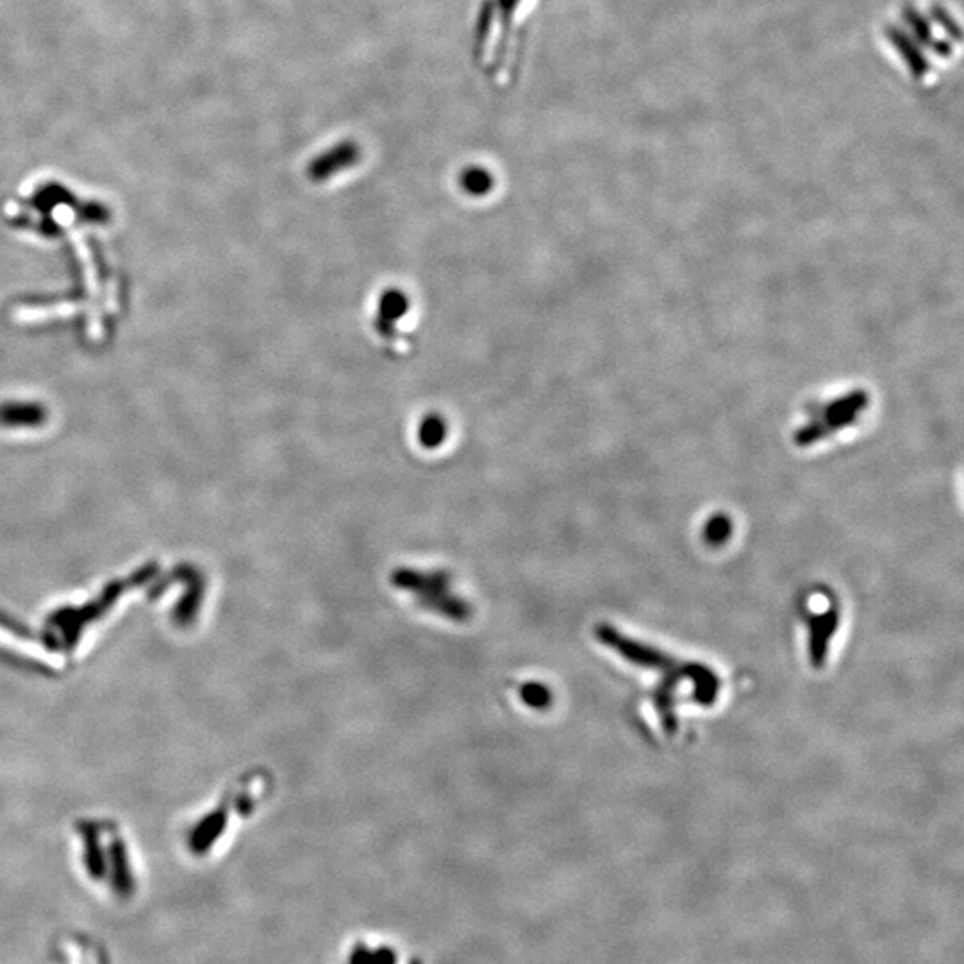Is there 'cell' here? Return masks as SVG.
I'll use <instances>...</instances> for the list:
<instances>
[{
	"mask_svg": "<svg viewBox=\"0 0 964 964\" xmlns=\"http://www.w3.org/2000/svg\"><path fill=\"white\" fill-rule=\"evenodd\" d=\"M952 24L945 9L936 4H913L898 9L886 22V40L891 54L916 81L934 79L952 58Z\"/></svg>",
	"mask_w": 964,
	"mask_h": 964,
	"instance_id": "6da1fadb",
	"label": "cell"
},
{
	"mask_svg": "<svg viewBox=\"0 0 964 964\" xmlns=\"http://www.w3.org/2000/svg\"><path fill=\"white\" fill-rule=\"evenodd\" d=\"M391 584L409 593L416 604L450 622L463 624L472 618V606L452 588V575L441 570L397 568Z\"/></svg>",
	"mask_w": 964,
	"mask_h": 964,
	"instance_id": "7a4b0ae2",
	"label": "cell"
},
{
	"mask_svg": "<svg viewBox=\"0 0 964 964\" xmlns=\"http://www.w3.org/2000/svg\"><path fill=\"white\" fill-rule=\"evenodd\" d=\"M361 159L358 145L343 142L324 154L316 156L308 167V177L313 183H325L341 174L343 170L356 167Z\"/></svg>",
	"mask_w": 964,
	"mask_h": 964,
	"instance_id": "3957f363",
	"label": "cell"
},
{
	"mask_svg": "<svg viewBox=\"0 0 964 964\" xmlns=\"http://www.w3.org/2000/svg\"><path fill=\"white\" fill-rule=\"evenodd\" d=\"M411 302L402 290L384 291L375 311V333L384 340H395L399 334V322L408 315Z\"/></svg>",
	"mask_w": 964,
	"mask_h": 964,
	"instance_id": "277c9868",
	"label": "cell"
},
{
	"mask_svg": "<svg viewBox=\"0 0 964 964\" xmlns=\"http://www.w3.org/2000/svg\"><path fill=\"white\" fill-rule=\"evenodd\" d=\"M418 443L427 450L440 449L445 440L449 438V424L441 415L431 413L424 416L418 424Z\"/></svg>",
	"mask_w": 964,
	"mask_h": 964,
	"instance_id": "5b68a950",
	"label": "cell"
},
{
	"mask_svg": "<svg viewBox=\"0 0 964 964\" xmlns=\"http://www.w3.org/2000/svg\"><path fill=\"white\" fill-rule=\"evenodd\" d=\"M459 186L470 197H486L495 188V179L486 168L468 167L459 175Z\"/></svg>",
	"mask_w": 964,
	"mask_h": 964,
	"instance_id": "8992f818",
	"label": "cell"
},
{
	"mask_svg": "<svg viewBox=\"0 0 964 964\" xmlns=\"http://www.w3.org/2000/svg\"><path fill=\"white\" fill-rule=\"evenodd\" d=\"M520 700L532 709H547L552 704V691L541 682H524L518 688Z\"/></svg>",
	"mask_w": 964,
	"mask_h": 964,
	"instance_id": "52a82bcc",
	"label": "cell"
}]
</instances>
